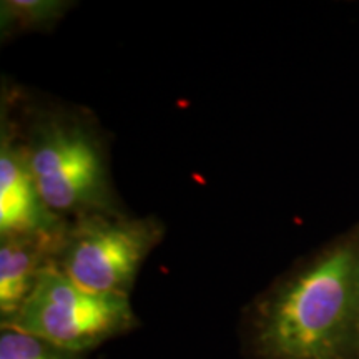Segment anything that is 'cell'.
Masks as SVG:
<instances>
[{"instance_id":"cell-5","label":"cell","mask_w":359,"mask_h":359,"mask_svg":"<svg viewBox=\"0 0 359 359\" xmlns=\"http://www.w3.org/2000/svg\"><path fill=\"white\" fill-rule=\"evenodd\" d=\"M69 219L45 205L15 120L2 102L0 120V236L13 233H60Z\"/></svg>"},{"instance_id":"cell-7","label":"cell","mask_w":359,"mask_h":359,"mask_svg":"<svg viewBox=\"0 0 359 359\" xmlns=\"http://www.w3.org/2000/svg\"><path fill=\"white\" fill-rule=\"evenodd\" d=\"M70 0H2L0 35L8 40L29 32H47L74 8Z\"/></svg>"},{"instance_id":"cell-8","label":"cell","mask_w":359,"mask_h":359,"mask_svg":"<svg viewBox=\"0 0 359 359\" xmlns=\"http://www.w3.org/2000/svg\"><path fill=\"white\" fill-rule=\"evenodd\" d=\"M0 359H87V354L57 346L15 327H0Z\"/></svg>"},{"instance_id":"cell-6","label":"cell","mask_w":359,"mask_h":359,"mask_svg":"<svg viewBox=\"0 0 359 359\" xmlns=\"http://www.w3.org/2000/svg\"><path fill=\"white\" fill-rule=\"evenodd\" d=\"M64 231L0 236V327L11 325L42 273L55 263Z\"/></svg>"},{"instance_id":"cell-2","label":"cell","mask_w":359,"mask_h":359,"mask_svg":"<svg viewBox=\"0 0 359 359\" xmlns=\"http://www.w3.org/2000/svg\"><path fill=\"white\" fill-rule=\"evenodd\" d=\"M15 125L40 195L53 213L72 219L122 210L111 182L107 142L87 111L39 109Z\"/></svg>"},{"instance_id":"cell-4","label":"cell","mask_w":359,"mask_h":359,"mask_svg":"<svg viewBox=\"0 0 359 359\" xmlns=\"http://www.w3.org/2000/svg\"><path fill=\"white\" fill-rule=\"evenodd\" d=\"M140 326L130 296L93 293L55 264L40 276L24 306L6 327L39 336L70 351L88 354Z\"/></svg>"},{"instance_id":"cell-3","label":"cell","mask_w":359,"mask_h":359,"mask_svg":"<svg viewBox=\"0 0 359 359\" xmlns=\"http://www.w3.org/2000/svg\"><path fill=\"white\" fill-rule=\"evenodd\" d=\"M165 224L123 210L72 218L62 235L55 266L82 288L130 296L148 255L161 243Z\"/></svg>"},{"instance_id":"cell-1","label":"cell","mask_w":359,"mask_h":359,"mask_svg":"<svg viewBox=\"0 0 359 359\" xmlns=\"http://www.w3.org/2000/svg\"><path fill=\"white\" fill-rule=\"evenodd\" d=\"M240 344L245 359H359V224L251 299Z\"/></svg>"}]
</instances>
